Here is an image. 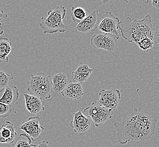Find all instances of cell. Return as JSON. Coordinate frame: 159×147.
Listing matches in <instances>:
<instances>
[{
  "instance_id": "22",
  "label": "cell",
  "mask_w": 159,
  "mask_h": 147,
  "mask_svg": "<svg viewBox=\"0 0 159 147\" xmlns=\"http://www.w3.org/2000/svg\"><path fill=\"white\" fill-rule=\"evenodd\" d=\"M137 44L141 50L148 52L150 49H151L153 47L154 42L150 38H145L138 42Z\"/></svg>"
},
{
  "instance_id": "20",
  "label": "cell",
  "mask_w": 159,
  "mask_h": 147,
  "mask_svg": "<svg viewBox=\"0 0 159 147\" xmlns=\"http://www.w3.org/2000/svg\"><path fill=\"white\" fill-rule=\"evenodd\" d=\"M86 10L81 7H72L71 9V16L74 22H80L87 16Z\"/></svg>"
},
{
  "instance_id": "3",
  "label": "cell",
  "mask_w": 159,
  "mask_h": 147,
  "mask_svg": "<svg viewBox=\"0 0 159 147\" xmlns=\"http://www.w3.org/2000/svg\"><path fill=\"white\" fill-rule=\"evenodd\" d=\"M66 14V9L63 6H59L53 10L48 11L47 16L42 17L39 23L44 33L53 34L57 32H66L68 26L63 22Z\"/></svg>"
},
{
  "instance_id": "13",
  "label": "cell",
  "mask_w": 159,
  "mask_h": 147,
  "mask_svg": "<svg viewBox=\"0 0 159 147\" xmlns=\"http://www.w3.org/2000/svg\"><path fill=\"white\" fill-rule=\"evenodd\" d=\"M17 137L14 125L7 121L0 127V143L12 144Z\"/></svg>"
},
{
  "instance_id": "28",
  "label": "cell",
  "mask_w": 159,
  "mask_h": 147,
  "mask_svg": "<svg viewBox=\"0 0 159 147\" xmlns=\"http://www.w3.org/2000/svg\"><path fill=\"white\" fill-rule=\"evenodd\" d=\"M108 1H102V3H104V4H105V3H108Z\"/></svg>"
},
{
  "instance_id": "14",
  "label": "cell",
  "mask_w": 159,
  "mask_h": 147,
  "mask_svg": "<svg viewBox=\"0 0 159 147\" xmlns=\"http://www.w3.org/2000/svg\"><path fill=\"white\" fill-rule=\"evenodd\" d=\"M61 94L67 99L72 100L80 99L84 95L82 84L74 82L69 83Z\"/></svg>"
},
{
  "instance_id": "16",
  "label": "cell",
  "mask_w": 159,
  "mask_h": 147,
  "mask_svg": "<svg viewBox=\"0 0 159 147\" xmlns=\"http://www.w3.org/2000/svg\"><path fill=\"white\" fill-rule=\"evenodd\" d=\"M67 77L64 73L57 74L52 78V95L57 97L61 94L69 84Z\"/></svg>"
},
{
  "instance_id": "27",
  "label": "cell",
  "mask_w": 159,
  "mask_h": 147,
  "mask_svg": "<svg viewBox=\"0 0 159 147\" xmlns=\"http://www.w3.org/2000/svg\"><path fill=\"white\" fill-rule=\"evenodd\" d=\"M3 33V29L2 26V23L0 22V36L2 35Z\"/></svg>"
},
{
  "instance_id": "18",
  "label": "cell",
  "mask_w": 159,
  "mask_h": 147,
  "mask_svg": "<svg viewBox=\"0 0 159 147\" xmlns=\"http://www.w3.org/2000/svg\"><path fill=\"white\" fill-rule=\"evenodd\" d=\"M12 51V42L7 38H0V61L9 62V55Z\"/></svg>"
},
{
  "instance_id": "21",
  "label": "cell",
  "mask_w": 159,
  "mask_h": 147,
  "mask_svg": "<svg viewBox=\"0 0 159 147\" xmlns=\"http://www.w3.org/2000/svg\"><path fill=\"white\" fill-rule=\"evenodd\" d=\"M13 78L14 77L10 74L0 70V92H2L9 86L10 80Z\"/></svg>"
},
{
  "instance_id": "1",
  "label": "cell",
  "mask_w": 159,
  "mask_h": 147,
  "mask_svg": "<svg viewBox=\"0 0 159 147\" xmlns=\"http://www.w3.org/2000/svg\"><path fill=\"white\" fill-rule=\"evenodd\" d=\"M157 120L135 108L130 116L122 122H116L118 141L125 145L130 141L150 139L155 134Z\"/></svg>"
},
{
  "instance_id": "5",
  "label": "cell",
  "mask_w": 159,
  "mask_h": 147,
  "mask_svg": "<svg viewBox=\"0 0 159 147\" xmlns=\"http://www.w3.org/2000/svg\"><path fill=\"white\" fill-rule=\"evenodd\" d=\"M83 112L86 116L89 117L92 119L96 127H98L105 122L111 119L113 114L112 110L102 106L97 101L92 102L91 105L84 109Z\"/></svg>"
},
{
  "instance_id": "11",
  "label": "cell",
  "mask_w": 159,
  "mask_h": 147,
  "mask_svg": "<svg viewBox=\"0 0 159 147\" xmlns=\"http://www.w3.org/2000/svg\"><path fill=\"white\" fill-rule=\"evenodd\" d=\"M98 13L95 11L88 14L86 18L77 24L75 28L76 33L83 34L94 31L96 29L98 22Z\"/></svg>"
},
{
  "instance_id": "7",
  "label": "cell",
  "mask_w": 159,
  "mask_h": 147,
  "mask_svg": "<svg viewBox=\"0 0 159 147\" xmlns=\"http://www.w3.org/2000/svg\"><path fill=\"white\" fill-rule=\"evenodd\" d=\"M70 126L75 132L80 135L86 134L93 131L96 127L91 118L84 115L81 110L74 114L73 119L70 121Z\"/></svg>"
},
{
  "instance_id": "4",
  "label": "cell",
  "mask_w": 159,
  "mask_h": 147,
  "mask_svg": "<svg viewBox=\"0 0 159 147\" xmlns=\"http://www.w3.org/2000/svg\"><path fill=\"white\" fill-rule=\"evenodd\" d=\"M27 86V90L30 95L36 96L43 101L51 99L52 96L51 76L44 73L31 75Z\"/></svg>"
},
{
  "instance_id": "26",
  "label": "cell",
  "mask_w": 159,
  "mask_h": 147,
  "mask_svg": "<svg viewBox=\"0 0 159 147\" xmlns=\"http://www.w3.org/2000/svg\"><path fill=\"white\" fill-rule=\"evenodd\" d=\"M152 5L155 8L159 9V0H152Z\"/></svg>"
},
{
  "instance_id": "24",
  "label": "cell",
  "mask_w": 159,
  "mask_h": 147,
  "mask_svg": "<svg viewBox=\"0 0 159 147\" xmlns=\"http://www.w3.org/2000/svg\"><path fill=\"white\" fill-rule=\"evenodd\" d=\"M7 15L6 13L3 11V10H0V22L1 20H2L3 19H7Z\"/></svg>"
},
{
  "instance_id": "12",
  "label": "cell",
  "mask_w": 159,
  "mask_h": 147,
  "mask_svg": "<svg viewBox=\"0 0 159 147\" xmlns=\"http://www.w3.org/2000/svg\"><path fill=\"white\" fill-rule=\"evenodd\" d=\"M25 100V106L31 115H36L44 111L43 101L36 96L23 93Z\"/></svg>"
},
{
  "instance_id": "25",
  "label": "cell",
  "mask_w": 159,
  "mask_h": 147,
  "mask_svg": "<svg viewBox=\"0 0 159 147\" xmlns=\"http://www.w3.org/2000/svg\"><path fill=\"white\" fill-rule=\"evenodd\" d=\"M36 147H49V142L47 141H44L39 143V144Z\"/></svg>"
},
{
  "instance_id": "15",
  "label": "cell",
  "mask_w": 159,
  "mask_h": 147,
  "mask_svg": "<svg viewBox=\"0 0 159 147\" xmlns=\"http://www.w3.org/2000/svg\"><path fill=\"white\" fill-rule=\"evenodd\" d=\"M93 71V69L90 68L86 62L80 64L72 73V78L74 83L82 84L89 78Z\"/></svg>"
},
{
  "instance_id": "17",
  "label": "cell",
  "mask_w": 159,
  "mask_h": 147,
  "mask_svg": "<svg viewBox=\"0 0 159 147\" xmlns=\"http://www.w3.org/2000/svg\"><path fill=\"white\" fill-rule=\"evenodd\" d=\"M19 97L18 88L13 85H9L4 90L3 95L0 98V102L12 106L18 102Z\"/></svg>"
},
{
  "instance_id": "8",
  "label": "cell",
  "mask_w": 159,
  "mask_h": 147,
  "mask_svg": "<svg viewBox=\"0 0 159 147\" xmlns=\"http://www.w3.org/2000/svg\"><path fill=\"white\" fill-rule=\"evenodd\" d=\"M99 104L107 109L113 112L117 108L121 100V94L117 89L111 88L102 90L99 91Z\"/></svg>"
},
{
  "instance_id": "6",
  "label": "cell",
  "mask_w": 159,
  "mask_h": 147,
  "mask_svg": "<svg viewBox=\"0 0 159 147\" xmlns=\"http://www.w3.org/2000/svg\"><path fill=\"white\" fill-rule=\"evenodd\" d=\"M120 23V20L118 17L106 11L98 18V28L102 33L110 34L119 39Z\"/></svg>"
},
{
  "instance_id": "10",
  "label": "cell",
  "mask_w": 159,
  "mask_h": 147,
  "mask_svg": "<svg viewBox=\"0 0 159 147\" xmlns=\"http://www.w3.org/2000/svg\"><path fill=\"white\" fill-rule=\"evenodd\" d=\"M40 118L39 117L29 118L27 120L22 122L19 130L25 131L33 141L38 140L44 128L40 124Z\"/></svg>"
},
{
  "instance_id": "19",
  "label": "cell",
  "mask_w": 159,
  "mask_h": 147,
  "mask_svg": "<svg viewBox=\"0 0 159 147\" xmlns=\"http://www.w3.org/2000/svg\"><path fill=\"white\" fill-rule=\"evenodd\" d=\"M35 144H32V140L25 133L20 134L16 137L11 144V147H36Z\"/></svg>"
},
{
  "instance_id": "23",
  "label": "cell",
  "mask_w": 159,
  "mask_h": 147,
  "mask_svg": "<svg viewBox=\"0 0 159 147\" xmlns=\"http://www.w3.org/2000/svg\"><path fill=\"white\" fill-rule=\"evenodd\" d=\"M12 110L11 106L0 102V118H6L9 116Z\"/></svg>"
},
{
  "instance_id": "2",
  "label": "cell",
  "mask_w": 159,
  "mask_h": 147,
  "mask_svg": "<svg viewBox=\"0 0 159 147\" xmlns=\"http://www.w3.org/2000/svg\"><path fill=\"white\" fill-rule=\"evenodd\" d=\"M119 30L122 38L129 42L137 44L145 38L153 40L159 37V33L153 27L151 16L147 15L143 19L132 20L127 17L125 21H120Z\"/></svg>"
},
{
  "instance_id": "9",
  "label": "cell",
  "mask_w": 159,
  "mask_h": 147,
  "mask_svg": "<svg viewBox=\"0 0 159 147\" xmlns=\"http://www.w3.org/2000/svg\"><path fill=\"white\" fill-rule=\"evenodd\" d=\"M91 44L97 49L112 51L117 47L118 39L108 33L95 34L91 38Z\"/></svg>"
}]
</instances>
